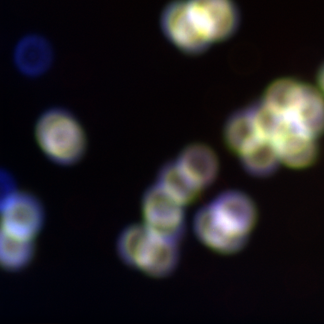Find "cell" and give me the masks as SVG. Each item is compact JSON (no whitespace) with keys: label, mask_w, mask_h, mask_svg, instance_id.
<instances>
[{"label":"cell","mask_w":324,"mask_h":324,"mask_svg":"<svg viewBox=\"0 0 324 324\" xmlns=\"http://www.w3.org/2000/svg\"><path fill=\"white\" fill-rule=\"evenodd\" d=\"M256 217L252 208L238 198H214L200 209L199 224L206 239L214 247L232 251L243 247Z\"/></svg>","instance_id":"obj_1"},{"label":"cell","mask_w":324,"mask_h":324,"mask_svg":"<svg viewBox=\"0 0 324 324\" xmlns=\"http://www.w3.org/2000/svg\"><path fill=\"white\" fill-rule=\"evenodd\" d=\"M34 133L44 153L56 163L73 165L84 155L87 142L85 132L77 118L65 109L53 108L46 111L36 123Z\"/></svg>","instance_id":"obj_2"},{"label":"cell","mask_w":324,"mask_h":324,"mask_svg":"<svg viewBox=\"0 0 324 324\" xmlns=\"http://www.w3.org/2000/svg\"><path fill=\"white\" fill-rule=\"evenodd\" d=\"M182 207L157 184L152 185L145 191L142 200L144 225L159 236L179 242L185 226Z\"/></svg>","instance_id":"obj_3"},{"label":"cell","mask_w":324,"mask_h":324,"mask_svg":"<svg viewBox=\"0 0 324 324\" xmlns=\"http://www.w3.org/2000/svg\"><path fill=\"white\" fill-rule=\"evenodd\" d=\"M1 231L15 238L32 241L44 221L43 208L35 196L16 190L1 198Z\"/></svg>","instance_id":"obj_4"},{"label":"cell","mask_w":324,"mask_h":324,"mask_svg":"<svg viewBox=\"0 0 324 324\" xmlns=\"http://www.w3.org/2000/svg\"><path fill=\"white\" fill-rule=\"evenodd\" d=\"M178 243L159 237L147 229L132 248L130 266L152 277L167 276L175 270L178 262Z\"/></svg>","instance_id":"obj_5"},{"label":"cell","mask_w":324,"mask_h":324,"mask_svg":"<svg viewBox=\"0 0 324 324\" xmlns=\"http://www.w3.org/2000/svg\"><path fill=\"white\" fill-rule=\"evenodd\" d=\"M12 64L17 72L29 79L43 77L54 63L55 49L49 39L40 34L30 33L15 42L11 52Z\"/></svg>","instance_id":"obj_6"},{"label":"cell","mask_w":324,"mask_h":324,"mask_svg":"<svg viewBox=\"0 0 324 324\" xmlns=\"http://www.w3.org/2000/svg\"><path fill=\"white\" fill-rule=\"evenodd\" d=\"M187 0H174L161 14L160 24L166 39L184 52L195 54L203 51L188 13Z\"/></svg>","instance_id":"obj_7"},{"label":"cell","mask_w":324,"mask_h":324,"mask_svg":"<svg viewBox=\"0 0 324 324\" xmlns=\"http://www.w3.org/2000/svg\"><path fill=\"white\" fill-rule=\"evenodd\" d=\"M176 162L185 175L202 188L211 185L218 174V157L211 148L203 144L187 146L180 152Z\"/></svg>","instance_id":"obj_8"},{"label":"cell","mask_w":324,"mask_h":324,"mask_svg":"<svg viewBox=\"0 0 324 324\" xmlns=\"http://www.w3.org/2000/svg\"><path fill=\"white\" fill-rule=\"evenodd\" d=\"M211 31L215 42L230 37L240 22L239 10L232 0H191Z\"/></svg>","instance_id":"obj_9"},{"label":"cell","mask_w":324,"mask_h":324,"mask_svg":"<svg viewBox=\"0 0 324 324\" xmlns=\"http://www.w3.org/2000/svg\"><path fill=\"white\" fill-rule=\"evenodd\" d=\"M157 183L181 205L194 202L201 194L202 188L188 178L176 162L170 161L158 171Z\"/></svg>","instance_id":"obj_10"},{"label":"cell","mask_w":324,"mask_h":324,"mask_svg":"<svg viewBox=\"0 0 324 324\" xmlns=\"http://www.w3.org/2000/svg\"><path fill=\"white\" fill-rule=\"evenodd\" d=\"M243 167L252 175L264 177L274 173L279 158L273 144L262 138H256L239 154Z\"/></svg>","instance_id":"obj_11"},{"label":"cell","mask_w":324,"mask_h":324,"mask_svg":"<svg viewBox=\"0 0 324 324\" xmlns=\"http://www.w3.org/2000/svg\"><path fill=\"white\" fill-rule=\"evenodd\" d=\"M275 147L279 159L292 168L309 166L314 162L318 154L315 139L297 134H291L278 140Z\"/></svg>","instance_id":"obj_12"},{"label":"cell","mask_w":324,"mask_h":324,"mask_svg":"<svg viewBox=\"0 0 324 324\" xmlns=\"http://www.w3.org/2000/svg\"><path fill=\"white\" fill-rule=\"evenodd\" d=\"M34 250L32 241L18 239L1 230L0 260L5 268L16 269L23 266L31 259Z\"/></svg>","instance_id":"obj_13"},{"label":"cell","mask_w":324,"mask_h":324,"mask_svg":"<svg viewBox=\"0 0 324 324\" xmlns=\"http://www.w3.org/2000/svg\"><path fill=\"white\" fill-rule=\"evenodd\" d=\"M1 197L8 195L16 190V185L12 175L6 170H1Z\"/></svg>","instance_id":"obj_14"},{"label":"cell","mask_w":324,"mask_h":324,"mask_svg":"<svg viewBox=\"0 0 324 324\" xmlns=\"http://www.w3.org/2000/svg\"><path fill=\"white\" fill-rule=\"evenodd\" d=\"M317 80L320 89L324 94V63L317 72Z\"/></svg>","instance_id":"obj_15"}]
</instances>
